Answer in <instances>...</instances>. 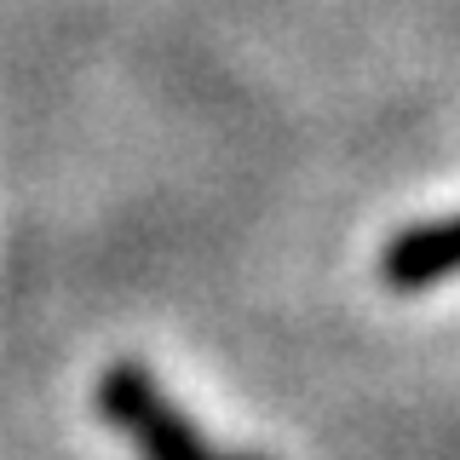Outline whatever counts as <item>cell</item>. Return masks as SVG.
I'll list each match as a JSON object with an SVG mask.
<instances>
[{
    "mask_svg": "<svg viewBox=\"0 0 460 460\" xmlns=\"http://www.w3.org/2000/svg\"><path fill=\"white\" fill-rule=\"evenodd\" d=\"M98 414L133 443L138 460H270L248 449H219L213 438H201L138 363H110L98 374Z\"/></svg>",
    "mask_w": 460,
    "mask_h": 460,
    "instance_id": "obj_1",
    "label": "cell"
},
{
    "mask_svg": "<svg viewBox=\"0 0 460 460\" xmlns=\"http://www.w3.org/2000/svg\"><path fill=\"white\" fill-rule=\"evenodd\" d=\"M380 270L397 294H420V288H438V282L460 277V213L455 219H431V225L402 230L392 248H385Z\"/></svg>",
    "mask_w": 460,
    "mask_h": 460,
    "instance_id": "obj_2",
    "label": "cell"
}]
</instances>
